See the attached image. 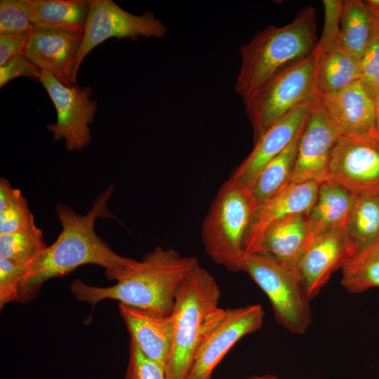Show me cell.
I'll list each match as a JSON object with an SVG mask.
<instances>
[{
	"label": "cell",
	"mask_w": 379,
	"mask_h": 379,
	"mask_svg": "<svg viewBox=\"0 0 379 379\" xmlns=\"http://www.w3.org/2000/svg\"><path fill=\"white\" fill-rule=\"evenodd\" d=\"M167 32L163 22L149 11L141 15L127 12L112 0H89L84 36L77 54L74 83L85 57L110 38L131 39L138 36L163 38Z\"/></svg>",
	"instance_id": "cell-10"
},
{
	"label": "cell",
	"mask_w": 379,
	"mask_h": 379,
	"mask_svg": "<svg viewBox=\"0 0 379 379\" xmlns=\"http://www.w3.org/2000/svg\"><path fill=\"white\" fill-rule=\"evenodd\" d=\"M375 35L361 58V81L373 96L379 91V20Z\"/></svg>",
	"instance_id": "cell-32"
},
{
	"label": "cell",
	"mask_w": 379,
	"mask_h": 379,
	"mask_svg": "<svg viewBox=\"0 0 379 379\" xmlns=\"http://www.w3.org/2000/svg\"><path fill=\"white\" fill-rule=\"evenodd\" d=\"M34 28L84 32L89 0H25Z\"/></svg>",
	"instance_id": "cell-22"
},
{
	"label": "cell",
	"mask_w": 379,
	"mask_h": 379,
	"mask_svg": "<svg viewBox=\"0 0 379 379\" xmlns=\"http://www.w3.org/2000/svg\"><path fill=\"white\" fill-rule=\"evenodd\" d=\"M357 250L345 229L327 232L313 239L298 268V277L310 300Z\"/></svg>",
	"instance_id": "cell-13"
},
{
	"label": "cell",
	"mask_w": 379,
	"mask_h": 379,
	"mask_svg": "<svg viewBox=\"0 0 379 379\" xmlns=\"http://www.w3.org/2000/svg\"><path fill=\"white\" fill-rule=\"evenodd\" d=\"M199 267L194 256H182L174 249L157 246L120 274L115 284L95 286L77 279L72 283L70 291L77 299L93 307L103 300L111 299L159 315L171 316L180 285Z\"/></svg>",
	"instance_id": "cell-2"
},
{
	"label": "cell",
	"mask_w": 379,
	"mask_h": 379,
	"mask_svg": "<svg viewBox=\"0 0 379 379\" xmlns=\"http://www.w3.org/2000/svg\"><path fill=\"white\" fill-rule=\"evenodd\" d=\"M345 230L358 250L379 238V194L354 196Z\"/></svg>",
	"instance_id": "cell-26"
},
{
	"label": "cell",
	"mask_w": 379,
	"mask_h": 379,
	"mask_svg": "<svg viewBox=\"0 0 379 379\" xmlns=\"http://www.w3.org/2000/svg\"><path fill=\"white\" fill-rule=\"evenodd\" d=\"M244 379H278L277 377L271 375H253Z\"/></svg>",
	"instance_id": "cell-37"
},
{
	"label": "cell",
	"mask_w": 379,
	"mask_h": 379,
	"mask_svg": "<svg viewBox=\"0 0 379 379\" xmlns=\"http://www.w3.org/2000/svg\"><path fill=\"white\" fill-rule=\"evenodd\" d=\"M327 181L354 196L379 194V133L343 134L333 145Z\"/></svg>",
	"instance_id": "cell-9"
},
{
	"label": "cell",
	"mask_w": 379,
	"mask_h": 379,
	"mask_svg": "<svg viewBox=\"0 0 379 379\" xmlns=\"http://www.w3.org/2000/svg\"><path fill=\"white\" fill-rule=\"evenodd\" d=\"M314 100L295 107L269 127L230 178L251 189L262 169L302 132Z\"/></svg>",
	"instance_id": "cell-14"
},
{
	"label": "cell",
	"mask_w": 379,
	"mask_h": 379,
	"mask_svg": "<svg viewBox=\"0 0 379 379\" xmlns=\"http://www.w3.org/2000/svg\"><path fill=\"white\" fill-rule=\"evenodd\" d=\"M354 196L339 185H319L316 201L307 215L312 238L345 228Z\"/></svg>",
	"instance_id": "cell-21"
},
{
	"label": "cell",
	"mask_w": 379,
	"mask_h": 379,
	"mask_svg": "<svg viewBox=\"0 0 379 379\" xmlns=\"http://www.w3.org/2000/svg\"><path fill=\"white\" fill-rule=\"evenodd\" d=\"M241 271L266 294L277 321L295 334L304 333L312 322L311 300L297 272L260 253L246 254Z\"/></svg>",
	"instance_id": "cell-7"
},
{
	"label": "cell",
	"mask_w": 379,
	"mask_h": 379,
	"mask_svg": "<svg viewBox=\"0 0 379 379\" xmlns=\"http://www.w3.org/2000/svg\"><path fill=\"white\" fill-rule=\"evenodd\" d=\"M319 187V184L314 181L288 182L258 204L246 234L245 253H255L265 232L275 222L291 215H308Z\"/></svg>",
	"instance_id": "cell-16"
},
{
	"label": "cell",
	"mask_w": 379,
	"mask_h": 379,
	"mask_svg": "<svg viewBox=\"0 0 379 379\" xmlns=\"http://www.w3.org/2000/svg\"><path fill=\"white\" fill-rule=\"evenodd\" d=\"M220 291L215 278L199 267L180 285L171 315L173 343L165 372L168 379H185L199 343L219 309Z\"/></svg>",
	"instance_id": "cell-5"
},
{
	"label": "cell",
	"mask_w": 379,
	"mask_h": 379,
	"mask_svg": "<svg viewBox=\"0 0 379 379\" xmlns=\"http://www.w3.org/2000/svg\"><path fill=\"white\" fill-rule=\"evenodd\" d=\"M343 134L317 95L300 137L295 163L288 182L314 181L320 185L327 181L331 152Z\"/></svg>",
	"instance_id": "cell-12"
},
{
	"label": "cell",
	"mask_w": 379,
	"mask_h": 379,
	"mask_svg": "<svg viewBox=\"0 0 379 379\" xmlns=\"http://www.w3.org/2000/svg\"><path fill=\"white\" fill-rule=\"evenodd\" d=\"M265 311L260 304L219 309L210 320L185 379H211L215 367L243 337L259 330Z\"/></svg>",
	"instance_id": "cell-8"
},
{
	"label": "cell",
	"mask_w": 379,
	"mask_h": 379,
	"mask_svg": "<svg viewBox=\"0 0 379 379\" xmlns=\"http://www.w3.org/2000/svg\"><path fill=\"white\" fill-rule=\"evenodd\" d=\"M34 29L25 0L0 1V34L30 32Z\"/></svg>",
	"instance_id": "cell-29"
},
{
	"label": "cell",
	"mask_w": 379,
	"mask_h": 379,
	"mask_svg": "<svg viewBox=\"0 0 379 379\" xmlns=\"http://www.w3.org/2000/svg\"><path fill=\"white\" fill-rule=\"evenodd\" d=\"M341 285L352 293L379 287V241L359 249L342 267Z\"/></svg>",
	"instance_id": "cell-24"
},
{
	"label": "cell",
	"mask_w": 379,
	"mask_h": 379,
	"mask_svg": "<svg viewBox=\"0 0 379 379\" xmlns=\"http://www.w3.org/2000/svg\"><path fill=\"white\" fill-rule=\"evenodd\" d=\"M375 110V128L379 133V91L373 96Z\"/></svg>",
	"instance_id": "cell-36"
},
{
	"label": "cell",
	"mask_w": 379,
	"mask_h": 379,
	"mask_svg": "<svg viewBox=\"0 0 379 379\" xmlns=\"http://www.w3.org/2000/svg\"><path fill=\"white\" fill-rule=\"evenodd\" d=\"M316 86L319 93L343 89L361 80V60L352 55L340 39L325 46L318 44Z\"/></svg>",
	"instance_id": "cell-20"
},
{
	"label": "cell",
	"mask_w": 379,
	"mask_h": 379,
	"mask_svg": "<svg viewBox=\"0 0 379 379\" xmlns=\"http://www.w3.org/2000/svg\"><path fill=\"white\" fill-rule=\"evenodd\" d=\"M312 240L307 215H291L265 232L255 253L264 254L298 273L300 260Z\"/></svg>",
	"instance_id": "cell-19"
},
{
	"label": "cell",
	"mask_w": 379,
	"mask_h": 379,
	"mask_svg": "<svg viewBox=\"0 0 379 379\" xmlns=\"http://www.w3.org/2000/svg\"><path fill=\"white\" fill-rule=\"evenodd\" d=\"M30 32L0 34V66L13 56L25 55Z\"/></svg>",
	"instance_id": "cell-34"
},
{
	"label": "cell",
	"mask_w": 379,
	"mask_h": 379,
	"mask_svg": "<svg viewBox=\"0 0 379 379\" xmlns=\"http://www.w3.org/2000/svg\"><path fill=\"white\" fill-rule=\"evenodd\" d=\"M83 36L80 32L35 28L29 34L25 56L63 85L72 86Z\"/></svg>",
	"instance_id": "cell-15"
},
{
	"label": "cell",
	"mask_w": 379,
	"mask_h": 379,
	"mask_svg": "<svg viewBox=\"0 0 379 379\" xmlns=\"http://www.w3.org/2000/svg\"><path fill=\"white\" fill-rule=\"evenodd\" d=\"M114 191V187L110 184L96 197L91 208L84 215L62 203L55 206L62 230L55 242L47 246L27 267L19 302L25 303L36 298L46 281L65 276L81 265L101 266L107 278L112 281L137 261L117 254L95 230L98 218H115L107 207Z\"/></svg>",
	"instance_id": "cell-1"
},
{
	"label": "cell",
	"mask_w": 379,
	"mask_h": 379,
	"mask_svg": "<svg viewBox=\"0 0 379 379\" xmlns=\"http://www.w3.org/2000/svg\"><path fill=\"white\" fill-rule=\"evenodd\" d=\"M119 310L131 338L148 359L165 369L173 343L171 317L159 315L123 303L119 304Z\"/></svg>",
	"instance_id": "cell-17"
},
{
	"label": "cell",
	"mask_w": 379,
	"mask_h": 379,
	"mask_svg": "<svg viewBox=\"0 0 379 379\" xmlns=\"http://www.w3.org/2000/svg\"><path fill=\"white\" fill-rule=\"evenodd\" d=\"M301 133L258 174L251 187L258 205L270 198L288 183L295 163Z\"/></svg>",
	"instance_id": "cell-25"
},
{
	"label": "cell",
	"mask_w": 379,
	"mask_h": 379,
	"mask_svg": "<svg viewBox=\"0 0 379 379\" xmlns=\"http://www.w3.org/2000/svg\"><path fill=\"white\" fill-rule=\"evenodd\" d=\"M378 240L379 241V238L378 239Z\"/></svg>",
	"instance_id": "cell-39"
},
{
	"label": "cell",
	"mask_w": 379,
	"mask_h": 379,
	"mask_svg": "<svg viewBox=\"0 0 379 379\" xmlns=\"http://www.w3.org/2000/svg\"><path fill=\"white\" fill-rule=\"evenodd\" d=\"M35 224L27 201L20 190L6 208L0 212V234H9L24 230Z\"/></svg>",
	"instance_id": "cell-28"
},
{
	"label": "cell",
	"mask_w": 379,
	"mask_h": 379,
	"mask_svg": "<svg viewBox=\"0 0 379 379\" xmlns=\"http://www.w3.org/2000/svg\"><path fill=\"white\" fill-rule=\"evenodd\" d=\"M27 267L0 257V308L18 302L20 286Z\"/></svg>",
	"instance_id": "cell-30"
},
{
	"label": "cell",
	"mask_w": 379,
	"mask_h": 379,
	"mask_svg": "<svg viewBox=\"0 0 379 379\" xmlns=\"http://www.w3.org/2000/svg\"><path fill=\"white\" fill-rule=\"evenodd\" d=\"M377 25V17L366 1H343L340 18V39L343 45L359 60L370 45Z\"/></svg>",
	"instance_id": "cell-23"
},
{
	"label": "cell",
	"mask_w": 379,
	"mask_h": 379,
	"mask_svg": "<svg viewBox=\"0 0 379 379\" xmlns=\"http://www.w3.org/2000/svg\"><path fill=\"white\" fill-rule=\"evenodd\" d=\"M317 49L275 75L244 102L252 125L254 142L273 124L319 94L316 73Z\"/></svg>",
	"instance_id": "cell-6"
},
{
	"label": "cell",
	"mask_w": 379,
	"mask_h": 379,
	"mask_svg": "<svg viewBox=\"0 0 379 379\" xmlns=\"http://www.w3.org/2000/svg\"><path fill=\"white\" fill-rule=\"evenodd\" d=\"M366 3L369 6L370 8L373 11V14L378 18L379 20V6H377L373 4H371L369 1H366Z\"/></svg>",
	"instance_id": "cell-38"
},
{
	"label": "cell",
	"mask_w": 379,
	"mask_h": 379,
	"mask_svg": "<svg viewBox=\"0 0 379 379\" xmlns=\"http://www.w3.org/2000/svg\"><path fill=\"white\" fill-rule=\"evenodd\" d=\"M124 379H168L165 369L148 359L131 338L129 360Z\"/></svg>",
	"instance_id": "cell-31"
},
{
	"label": "cell",
	"mask_w": 379,
	"mask_h": 379,
	"mask_svg": "<svg viewBox=\"0 0 379 379\" xmlns=\"http://www.w3.org/2000/svg\"><path fill=\"white\" fill-rule=\"evenodd\" d=\"M318 96L343 134L376 130L373 98L361 80L339 91L319 93Z\"/></svg>",
	"instance_id": "cell-18"
},
{
	"label": "cell",
	"mask_w": 379,
	"mask_h": 379,
	"mask_svg": "<svg viewBox=\"0 0 379 379\" xmlns=\"http://www.w3.org/2000/svg\"><path fill=\"white\" fill-rule=\"evenodd\" d=\"M47 247L42 230L35 224L9 234H0V257L27 267Z\"/></svg>",
	"instance_id": "cell-27"
},
{
	"label": "cell",
	"mask_w": 379,
	"mask_h": 379,
	"mask_svg": "<svg viewBox=\"0 0 379 379\" xmlns=\"http://www.w3.org/2000/svg\"><path fill=\"white\" fill-rule=\"evenodd\" d=\"M40 82L47 91L57 113V121L46 129L54 141L65 140L68 151H80L91 140L89 126L94 122L98 102L90 100L93 89L78 84L66 86L51 74L41 71Z\"/></svg>",
	"instance_id": "cell-11"
},
{
	"label": "cell",
	"mask_w": 379,
	"mask_h": 379,
	"mask_svg": "<svg viewBox=\"0 0 379 379\" xmlns=\"http://www.w3.org/2000/svg\"><path fill=\"white\" fill-rule=\"evenodd\" d=\"M258 207L252 190L230 178L219 188L201 225L208 255L232 272L241 271L244 243Z\"/></svg>",
	"instance_id": "cell-4"
},
{
	"label": "cell",
	"mask_w": 379,
	"mask_h": 379,
	"mask_svg": "<svg viewBox=\"0 0 379 379\" xmlns=\"http://www.w3.org/2000/svg\"><path fill=\"white\" fill-rule=\"evenodd\" d=\"M41 70L29 60L25 55L11 58L0 66V88L13 79L20 77H29L40 81Z\"/></svg>",
	"instance_id": "cell-33"
},
{
	"label": "cell",
	"mask_w": 379,
	"mask_h": 379,
	"mask_svg": "<svg viewBox=\"0 0 379 379\" xmlns=\"http://www.w3.org/2000/svg\"><path fill=\"white\" fill-rule=\"evenodd\" d=\"M313 7L300 10L290 23L270 25L240 48L235 91L245 102L275 75L311 54L317 44Z\"/></svg>",
	"instance_id": "cell-3"
},
{
	"label": "cell",
	"mask_w": 379,
	"mask_h": 379,
	"mask_svg": "<svg viewBox=\"0 0 379 379\" xmlns=\"http://www.w3.org/2000/svg\"><path fill=\"white\" fill-rule=\"evenodd\" d=\"M16 190L5 178H0V212L4 211L13 199Z\"/></svg>",
	"instance_id": "cell-35"
}]
</instances>
